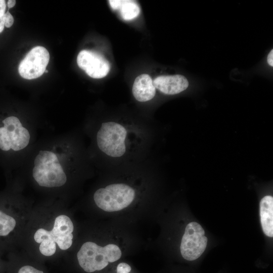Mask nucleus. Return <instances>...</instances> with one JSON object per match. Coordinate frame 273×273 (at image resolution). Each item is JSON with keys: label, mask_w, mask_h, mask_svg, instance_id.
<instances>
[{"label": "nucleus", "mask_w": 273, "mask_h": 273, "mask_svg": "<svg viewBox=\"0 0 273 273\" xmlns=\"http://www.w3.org/2000/svg\"><path fill=\"white\" fill-rule=\"evenodd\" d=\"M16 224V220L13 217L0 210V236L8 235L14 230Z\"/></svg>", "instance_id": "14"}, {"label": "nucleus", "mask_w": 273, "mask_h": 273, "mask_svg": "<svg viewBox=\"0 0 273 273\" xmlns=\"http://www.w3.org/2000/svg\"><path fill=\"white\" fill-rule=\"evenodd\" d=\"M74 226L70 218L65 215H60L55 219L52 231L41 228L34 234L36 242L40 243L39 249L41 253L47 256L55 254L56 243L62 250H67L72 244Z\"/></svg>", "instance_id": "1"}, {"label": "nucleus", "mask_w": 273, "mask_h": 273, "mask_svg": "<svg viewBox=\"0 0 273 273\" xmlns=\"http://www.w3.org/2000/svg\"><path fill=\"white\" fill-rule=\"evenodd\" d=\"M44 72H46V73H48V71L46 70V71H44Z\"/></svg>", "instance_id": "22"}, {"label": "nucleus", "mask_w": 273, "mask_h": 273, "mask_svg": "<svg viewBox=\"0 0 273 273\" xmlns=\"http://www.w3.org/2000/svg\"><path fill=\"white\" fill-rule=\"evenodd\" d=\"M50 60L48 51L41 46L32 48L20 62L18 71L21 77L33 79L43 74Z\"/></svg>", "instance_id": "6"}, {"label": "nucleus", "mask_w": 273, "mask_h": 273, "mask_svg": "<svg viewBox=\"0 0 273 273\" xmlns=\"http://www.w3.org/2000/svg\"><path fill=\"white\" fill-rule=\"evenodd\" d=\"M155 88L166 95H175L184 91L189 86L187 79L179 74L162 75L153 80Z\"/></svg>", "instance_id": "10"}, {"label": "nucleus", "mask_w": 273, "mask_h": 273, "mask_svg": "<svg viewBox=\"0 0 273 273\" xmlns=\"http://www.w3.org/2000/svg\"><path fill=\"white\" fill-rule=\"evenodd\" d=\"M33 177L38 185L48 188L64 185L67 177L59 162L34 166Z\"/></svg>", "instance_id": "8"}, {"label": "nucleus", "mask_w": 273, "mask_h": 273, "mask_svg": "<svg viewBox=\"0 0 273 273\" xmlns=\"http://www.w3.org/2000/svg\"><path fill=\"white\" fill-rule=\"evenodd\" d=\"M18 273H44L42 271L38 270L32 266L25 265L21 267Z\"/></svg>", "instance_id": "17"}, {"label": "nucleus", "mask_w": 273, "mask_h": 273, "mask_svg": "<svg viewBox=\"0 0 273 273\" xmlns=\"http://www.w3.org/2000/svg\"><path fill=\"white\" fill-rule=\"evenodd\" d=\"M135 193L133 188L124 184H113L97 190L94 199L96 205L107 212L121 210L133 201Z\"/></svg>", "instance_id": "4"}, {"label": "nucleus", "mask_w": 273, "mask_h": 273, "mask_svg": "<svg viewBox=\"0 0 273 273\" xmlns=\"http://www.w3.org/2000/svg\"><path fill=\"white\" fill-rule=\"evenodd\" d=\"M121 256V251L116 245L102 247L92 242L84 243L77 254L79 264L87 272L102 270L109 262H115Z\"/></svg>", "instance_id": "2"}, {"label": "nucleus", "mask_w": 273, "mask_h": 273, "mask_svg": "<svg viewBox=\"0 0 273 273\" xmlns=\"http://www.w3.org/2000/svg\"><path fill=\"white\" fill-rule=\"evenodd\" d=\"M6 4L4 0H0V33L3 32L5 25L4 22V16L6 13Z\"/></svg>", "instance_id": "16"}, {"label": "nucleus", "mask_w": 273, "mask_h": 273, "mask_svg": "<svg viewBox=\"0 0 273 273\" xmlns=\"http://www.w3.org/2000/svg\"><path fill=\"white\" fill-rule=\"evenodd\" d=\"M14 21V18L11 13L7 11L4 16V25L7 28H9L12 26Z\"/></svg>", "instance_id": "18"}, {"label": "nucleus", "mask_w": 273, "mask_h": 273, "mask_svg": "<svg viewBox=\"0 0 273 273\" xmlns=\"http://www.w3.org/2000/svg\"><path fill=\"white\" fill-rule=\"evenodd\" d=\"M260 221L263 233L269 237L273 236V198L266 196L260 202Z\"/></svg>", "instance_id": "12"}, {"label": "nucleus", "mask_w": 273, "mask_h": 273, "mask_svg": "<svg viewBox=\"0 0 273 273\" xmlns=\"http://www.w3.org/2000/svg\"><path fill=\"white\" fill-rule=\"evenodd\" d=\"M57 162L59 160L55 153L49 151H40L34 159V166H37Z\"/></svg>", "instance_id": "15"}, {"label": "nucleus", "mask_w": 273, "mask_h": 273, "mask_svg": "<svg viewBox=\"0 0 273 273\" xmlns=\"http://www.w3.org/2000/svg\"><path fill=\"white\" fill-rule=\"evenodd\" d=\"M77 63L80 68L93 78L106 76L110 70L109 62L100 54L90 50H82L77 57Z\"/></svg>", "instance_id": "7"}, {"label": "nucleus", "mask_w": 273, "mask_h": 273, "mask_svg": "<svg viewBox=\"0 0 273 273\" xmlns=\"http://www.w3.org/2000/svg\"><path fill=\"white\" fill-rule=\"evenodd\" d=\"M267 61L268 64L271 67L273 66V50H271L268 55Z\"/></svg>", "instance_id": "20"}, {"label": "nucleus", "mask_w": 273, "mask_h": 273, "mask_svg": "<svg viewBox=\"0 0 273 273\" xmlns=\"http://www.w3.org/2000/svg\"><path fill=\"white\" fill-rule=\"evenodd\" d=\"M16 4L15 0H9L7 2V6L9 9L13 8Z\"/></svg>", "instance_id": "21"}, {"label": "nucleus", "mask_w": 273, "mask_h": 273, "mask_svg": "<svg viewBox=\"0 0 273 273\" xmlns=\"http://www.w3.org/2000/svg\"><path fill=\"white\" fill-rule=\"evenodd\" d=\"M127 135L126 129L120 123L114 121L103 122L97 134L98 146L109 157H120L126 151Z\"/></svg>", "instance_id": "3"}, {"label": "nucleus", "mask_w": 273, "mask_h": 273, "mask_svg": "<svg viewBox=\"0 0 273 273\" xmlns=\"http://www.w3.org/2000/svg\"><path fill=\"white\" fill-rule=\"evenodd\" d=\"M119 10L121 16L125 20H130L136 17L140 12L138 4L133 1L120 0Z\"/></svg>", "instance_id": "13"}, {"label": "nucleus", "mask_w": 273, "mask_h": 273, "mask_svg": "<svg viewBox=\"0 0 273 273\" xmlns=\"http://www.w3.org/2000/svg\"><path fill=\"white\" fill-rule=\"evenodd\" d=\"M207 238L200 224L191 222L186 226L180 246L182 256L189 261L198 258L206 248Z\"/></svg>", "instance_id": "5"}, {"label": "nucleus", "mask_w": 273, "mask_h": 273, "mask_svg": "<svg viewBox=\"0 0 273 273\" xmlns=\"http://www.w3.org/2000/svg\"><path fill=\"white\" fill-rule=\"evenodd\" d=\"M134 98L141 102L152 99L156 94V88L153 85V80L147 74L138 76L134 80L132 88Z\"/></svg>", "instance_id": "11"}, {"label": "nucleus", "mask_w": 273, "mask_h": 273, "mask_svg": "<svg viewBox=\"0 0 273 273\" xmlns=\"http://www.w3.org/2000/svg\"><path fill=\"white\" fill-rule=\"evenodd\" d=\"M130 270V265L125 262H121L117 266V273H129Z\"/></svg>", "instance_id": "19"}, {"label": "nucleus", "mask_w": 273, "mask_h": 273, "mask_svg": "<svg viewBox=\"0 0 273 273\" xmlns=\"http://www.w3.org/2000/svg\"><path fill=\"white\" fill-rule=\"evenodd\" d=\"M0 127V149L8 151L12 149L20 135L23 126L19 119L14 116L5 119Z\"/></svg>", "instance_id": "9"}]
</instances>
